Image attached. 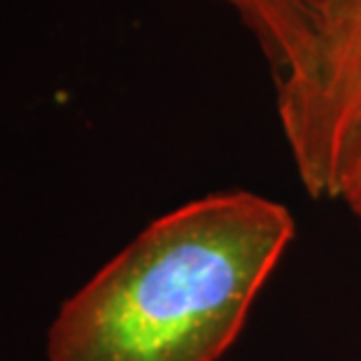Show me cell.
Returning a JSON list of instances; mask_svg holds the SVG:
<instances>
[{
	"label": "cell",
	"mask_w": 361,
	"mask_h": 361,
	"mask_svg": "<svg viewBox=\"0 0 361 361\" xmlns=\"http://www.w3.org/2000/svg\"><path fill=\"white\" fill-rule=\"evenodd\" d=\"M255 191H219L145 228L61 305L49 361H219L294 238Z\"/></svg>",
	"instance_id": "cell-1"
},
{
	"label": "cell",
	"mask_w": 361,
	"mask_h": 361,
	"mask_svg": "<svg viewBox=\"0 0 361 361\" xmlns=\"http://www.w3.org/2000/svg\"><path fill=\"white\" fill-rule=\"evenodd\" d=\"M275 107L312 198H336L338 168L361 128V0H319L303 49L275 80Z\"/></svg>",
	"instance_id": "cell-2"
},
{
	"label": "cell",
	"mask_w": 361,
	"mask_h": 361,
	"mask_svg": "<svg viewBox=\"0 0 361 361\" xmlns=\"http://www.w3.org/2000/svg\"><path fill=\"white\" fill-rule=\"evenodd\" d=\"M231 10L278 80L294 66L319 0H210Z\"/></svg>",
	"instance_id": "cell-3"
},
{
	"label": "cell",
	"mask_w": 361,
	"mask_h": 361,
	"mask_svg": "<svg viewBox=\"0 0 361 361\" xmlns=\"http://www.w3.org/2000/svg\"><path fill=\"white\" fill-rule=\"evenodd\" d=\"M336 198L361 221V128L345 149L336 178Z\"/></svg>",
	"instance_id": "cell-4"
}]
</instances>
